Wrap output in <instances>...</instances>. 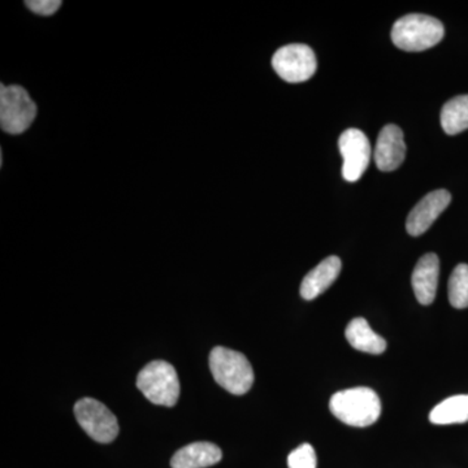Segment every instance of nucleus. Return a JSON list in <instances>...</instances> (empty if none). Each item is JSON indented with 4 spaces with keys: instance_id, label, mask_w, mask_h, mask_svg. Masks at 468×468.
I'll use <instances>...</instances> for the list:
<instances>
[{
    "instance_id": "obj_7",
    "label": "nucleus",
    "mask_w": 468,
    "mask_h": 468,
    "mask_svg": "<svg viewBox=\"0 0 468 468\" xmlns=\"http://www.w3.org/2000/svg\"><path fill=\"white\" fill-rule=\"evenodd\" d=\"M77 421L97 442L109 443L119 435V423L110 409L94 399H82L75 405Z\"/></svg>"
},
{
    "instance_id": "obj_8",
    "label": "nucleus",
    "mask_w": 468,
    "mask_h": 468,
    "mask_svg": "<svg viewBox=\"0 0 468 468\" xmlns=\"http://www.w3.org/2000/svg\"><path fill=\"white\" fill-rule=\"evenodd\" d=\"M338 147L344 158V178L349 183H356L365 174L371 160V144L367 135L359 129H347L340 135Z\"/></svg>"
},
{
    "instance_id": "obj_12",
    "label": "nucleus",
    "mask_w": 468,
    "mask_h": 468,
    "mask_svg": "<svg viewBox=\"0 0 468 468\" xmlns=\"http://www.w3.org/2000/svg\"><path fill=\"white\" fill-rule=\"evenodd\" d=\"M341 268H343V263H341L340 258L335 257V255L325 258L322 263H319L304 276L301 284L302 298L313 301L323 294L340 276Z\"/></svg>"
},
{
    "instance_id": "obj_4",
    "label": "nucleus",
    "mask_w": 468,
    "mask_h": 468,
    "mask_svg": "<svg viewBox=\"0 0 468 468\" xmlns=\"http://www.w3.org/2000/svg\"><path fill=\"white\" fill-rule=\"evenodd\" d=\"M137 387L150 402L172 408L180 397V380L171 363L154 360L141 369Z\"/></svg>"
},
{
    "instance_id": "obj_17",
    "label": "nucleus",
    "mask_w": 468,
    "mask_h": 468,
    "mask_svg": "<svg viewBox=\"0 0 468 468\" xmlns=\"http://www.w3.org/2000/svg\"><path fill=\"white\" fill-rule=\"evenodd\" d=\"M449 301L455 309L468 307V264H458L449 279Z\"/></svg>"
},
{
    "instance_id": "obj_3",
    "label": "nucleus",
    "mask_w": 468,
    "mask_h": 468,
    "mask_svg": "<svg viewBox=\"0 0 468 468\" xmlns=\"http://www.w3.org/2000/svg\"><path fill=\"white\" fill-rule=\"evenodd\" d=\"M445 29L441 21L428 15H406L396 21L392 41L399 50L418 52L428 50L441 42Z\"/></svg>"
},
{
    "instance_id": "obj_2",
    "label": "nucleus",
    "mask_w": 468,
    "mask_h": 468,
    "mask_svg": "<svg viewBox=\"0 0 468 468\" xmlns=\"http://www.w3.org/2000/svg\"><path fill=\"white\" fill-rule=\"evenodd\" d=\"M209 368L217 383L228 392L242 396L254 383V371L243 354L218 346L209 354Z\"/></svg>"
},
{
    "instance_id": "obj_10",
    "label": "nucleus",
    "mask_w": 468,
    "mask_h": 468,
    "mask_svg": "<svg viewBox=\"0 0 468 468\" xmlns=\"http://www.w3.org/2000/svg\"><path fill=\"white\" fill-rule=\"evenodd\" d=\"M375 163L383 172L396 171L406 158V144L399 126L385 125L378 133L374 153Z\"/></svg>"
},
{
    "instance_id": "obj_1",
    "label": "nucleus",
    "mask_w": 468,
    "mask_h": 468,
    "mask_svg": "<svg viewBox=\"0 0 468 468\" xmlns=\"http://www.w3.org/2000/svg\"><path fill=\"white\" fill-rule=\"evenodd\" d=\"M329 409L347 426L363 428L377 423L381 415V401L369 388H351L334 394Z\"/></svg>"
},
{
    "instance_id": "obj_18",
    "label": "nucleus",
    "mask_w": 468,
    "mask_h": 468,
    "mask_svg": "<svg viewBox=\"0 0 468 468\" xmlns=\"http://www.w3.org/2000/svg\"><path fill=\"white\" fill-rule=\"evenodd\" d=\"M316 452L310 443H303L292 451L288 457L289 468H316Z\"/></svg>"
},
{
    "instance_id": "obj_14",
    "label": "nucleus",
    "mask_w": 468,
    "mask_h": 468,
    "mask_svg": "<svg viewBox=\"0 0 468 468\" xmlns=\"http://www.w3.org/2000/svg\"><path fill=\"white\" fill-rule=\"evenodd\" d=\"M347 343L354 349L363 351L368 354H383L387 349V343L381 335L375 334L369 326L367 320L363 318H356L351 320L345 331Z\"/></svg>"
},
{
    "instance_id": "obj_5",
    "label": "nucleus",
    "mask_w": 468,
    "mask_h": 468,
    "mask_svg": "<svg viewBox=\"0 0 468 468\" xmlns=\"http://www.w3.org/2000/svg\"><path fill=\"white\" fill-rule=\"evenodd\" d=\"M37 116V106L26 89L2 85L0 89V125L3 132L21 134L29 129Z\"/></svg>"
},
{
    "instance_id": "obj_13",
    "label": "nucleus",
    "mask_w": 468,
    "mask_h": 468,
    "mask_svg": "<svg viewBox=\"0 0 468 468\" xmlns=\"http://www.w3.org/2000/svg\"><path fill=\"white\" fill-rule=\"evenodd\" d=\"M223 452L211 442H193L176 452L172 457V468H206L221 461Z\"/></svg>"
},
{
    "instance_id": "obj_19",
    "label": "nucleus",
    "mask_w": 468,
    "mask_h": 468,
    "mask_svg": "<svg viewBox=\"0 0 468 468\" xmlns=\"http://www.w3.org/2000/svg\"><path fill=\"white\" fill-rule=\"evenodd\" d=\"M27 8L42 16H51L60 8V0H27Z\"/></svg>"
},
{
    "instance_id": "obj_15",
    "label": "nucleus",
    "mask_w": 468,
    "mask_h": 468,
    "mask_svg": "<svg viewBox=\"0 0 468 468\" xmlns=\"http://www.w3.org/2000/svg\"><path fill=\"white\" fill-rule=\"evenodd\" d=\"M430 420L439 426L466 423L468 421V394L443 399L431 411Z\"/></svg>"
},
{
    "instance_id": "obj_16",
    "label": "nucleus",
    "mask_w": 468,
    "mask_h": 468,
    "mask_svg": "<svg viewBox=\"0 0 468 468\" xmlns=\"http://www.w3.org/2000/svg\"><path fill=\"white\" fill-rule=\"evenodd\" d=\"M441 126L449 135L460 134L468 129V94L446 101L441 110Z\"/></svg>"
},
{
    "instance_id": "obj_11",
    "label": "nucleus",
    "mask_w": 468,
    "mask_h": 468,
    "mask_svg": "<svg viewBox=\"0 0 468 468\" xmlns=\"http://www.w3.org/2000/svg\"><path fill=\"white\" fill-rule=\"evenodd\" d=\"M440 261L433 252H428L419 260L411 276V284L419 303H432L439 285Z\"/></svg>"
},
{
    "instance_id": "obj_9",
    "label": "nucleus",
    "mask_w": 468,
    "mask_h": 468,
    "mask_svg": "<svg viewBox=\"0 0 468 468\" xmlns=\"http://www.w3.org/2000/svg\"><path fill=\"white\" fill-rule=\"evenodd\" d=\"M451 202L452 196L448 190L440 189L427 194L409 214L406 229L410 236L418 237L426 233Z\"/></svg>"
},
{
    "instance_id": "obj_6",
    "label": "nucleus",
    "mask_w": 468,
    "mask_h": 468,
    "mask_svg": "<svg viewBox=\"0 0 468 468\" xmlns=\"http://www.w3.org/2000/svg\"><path fill=\"white\" fill-rule=\"evenodd\" d=\"M272 67L284 81L297 84L307 81L315 75L318 61L315 52L309 46L295 43L284 46L275 52Z\"/></svg>"
}]
</instances>
